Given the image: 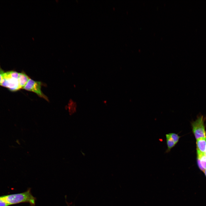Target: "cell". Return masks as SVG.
I'll return each instance as SVG.
<instances>
[{
	"instance_id": "6da1fadb",
	"label": "cell",
	"mask_w": 206,
	"mask_h": 206,
	"mask_svg": "<svg viewBox=\"0 0 206 206\" xmlns=\"http://www.w3.org/2000/svg\"><path fill=\"white\" fill-rule=\"evenodd\" d=\"M4 201L9 205L22 203H28L30 206H35L36 198L31 193L29 188L23 193L1 196Z\"/></svg>"
},
{
	"instance_id": "7a4b0ae2",
	"label": "cell",
	"mask_w": 206,
	"mask_h": 206,
	"mask_svg": "<svg viewBox=\"0 0 206 206\" xmlns=\"http://www.w3.org/2000/svg\"><path fill=\"white\" fill-rule=\"evenodd\" d=\"M19 74V73L14 70L5 72L0 86L13 92L21 89L18 81Z\"/></svg>"
},
{
	"instance_id": "3957f363",
	"label": "cell",
	"mask_w": 206,
	"mask_h": 206,
	"mask_svg": "<svg viewBox=\"0 0 206 206\" xmlns=\"http://www.w3.org/2000/svg\"><path fill=\"white\" fill-rule=\"evenodd\" d=\"M203 116H199L191 124L192 131L196 140L201 138H206V132Z\"/></svg>"
},
{
	"instance_id": "277c9868",
	"label": "cell",
	"mask_w": 206,
	"mask_h": 206,
	"mask_svg": "<svg viewBox=\"0 0 206 206\" xmlns=\"http://www.w3.org/2000/svg\"><path fill=\"white\" fill-rule=\"evenodd\" d=\"M42 85L41 82L35 81L30 78L23 89L28 91L34 92L39 96L48 101V98L41 91Z\"/></svg>"
},
{
	"instance_id": "5b68a950",
	"label": "cell",
	"mask_w": 206,
	"mask_h": 206,
	"mask_svg": "<svg viewBox=\"0 0 206 206\" xmlns=\"http://www.w3.org/2000/svg\"><path fill=\"white\" fill-rule=\"evenodd\" d=\"M29 79V77L23 71L19 73L18 81L19 86L21 89H23Z\"/></svg>"
},
{
	"instance_id": "8992f818",
	"label": "cell",
	"mask_w": 206,
	"mask_h": 206,
	"mask_svg": "<svg viewBox=\"0 0 206 206\" xmlns=\"http://www.w3.org/2000/svg\"><path fill=\"white\" fill-rule=\"evenodd\" d=\"M196 140L197 150L201 153H205L206 148V138H201Z\"/></svg>"
},
{
	"instance_id": "52a82bcc",
	"label": "cell",
	"mask_w": 206,
	"mask_h": 206,
	"mask_svg": "<svg viewBox=\"0 0 206 206\" xmlns=\"http://www.w3.org/2000/svg\"><path fill=\"white\" fill-rule=\"evenodd\" d=\"M165 136L167 149L166 150L165 153H168L170 152L171 149L174 147L177 144L170 137L168 134H166Z\"/></svg>"
},
{
	"instance_id": "ba28073f",
	"label": "cell",
	"mask_w": 206,
	"mask_h": 206,
	"mask_svg": "<svg viewBox=\"0 0 206 206\" xmlns=\"http://www.w3.org/2000/svg\"><path fill=\"white\" fill-rule=\"evenodd\" d=\"M197 150V157L200 159L202 166L205 170L206 169V156L205 153H201L199 150Z\"/></svg>"
},
{
	"instance_id": "9c48e42d",
	"label": "cell",
	"mask_w": 206,
	"mask_h": 206,
	"mask_svg": "<svg viewBox=\"0 0 206 206\" xmlns=\"http://www.w3.org/2000/svg\"><path fill=\"white\" fill-rule=\"evenodd\" d=\"M178 134L173 132L168 133L170 137L174 141L176 144L179 142V139L181 137L178 135Z\"/></svg>"
},
{
	"instance_id": "30bf717a",
	"label": "cell",
	"mask_w": 206,
	"mask_h": 206,
	"mask_svg": "<svg viewBox=\"0 0 206 206\" xmlns=\"http://www.w3.org/2000/svg\"><path fill=\"white\" fill-rule=\"evenodd\" d=\"M197 164L199 168L201 170L204 172L205 170L202 166L200 159L198 157H197Z\"/></svg>"
},
{
	"instance_id": "8fae6325",
	"label": "cell",
	"mask_w": 206,
	"mask_h": 206,
	"mask_svg": "<svg viewBox=\"0 0 206 206\" xmlns=\"http://www.w3.org/2000/svg\"><path fill=\"white\" fill-rule=\"evenodd\" d=\"M5 71L1 68L0 65V86L2 79L3 76Z\"/></svg>"
},
{
	"instance_id": "7c38bea8",
	"label": "cell",
	"mask_w": 206,
	"mask_h": 206,
	"mask_svg": "<svg viewBox=\"0 0 206 206\" xmlns=\"http://www.w3.org/2000/svg\"><path fill=\"white\" fill-rule=\"evenodd\" d=\"M204 173L206 176V169H205L204 171Z\"/></svg>"
},
{
	"instance_id": "4fadbf2b",
	"label": "cell",
	"mask_w": 206,
	"mask_h": 206,
	"mask_svg": "<svg viewBox=\"0 0 206 206\" xmlns=\"http://www.w3.org/2000/svg\"><path fill=\"white\" fill-rule=\"evenodd\" d=\"M205 155L206 156V150H205Z\"/></svg>"
}]
</instances>
